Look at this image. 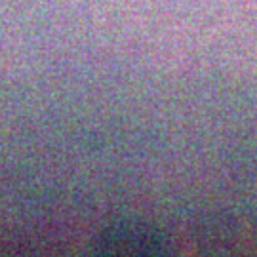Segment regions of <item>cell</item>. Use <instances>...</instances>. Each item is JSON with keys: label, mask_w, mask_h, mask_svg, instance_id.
<instances>
[{"label": "cell", "mask_w": 257, "mask_h": 257, "mask_svg": "<svg viewBox=\"0 0 257 257\" xmlns=\"http://www.w3.org/2000/svg\"><path fill=\"white\" fill-rule=\"evenodd\" d=\"M160 248V242L153 230H147L143 225H120L109 229L101 238L99 249L107 251H138V253H147L156 251Z\"/></svg>", "instance_id": "obj_1"}]
</instances>
